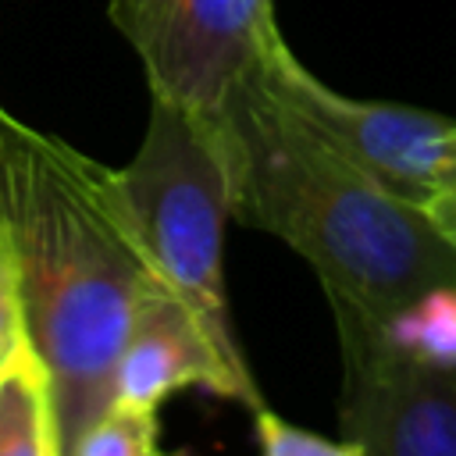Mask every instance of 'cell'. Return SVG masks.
<instances>
[{"label": "cell", "instance_id": "cell-1", "mask_svg": "<svg viewBox=\"0 0 456 456\" xmlns=\"http://www.w3.org/2000/svg\"><path fill=\"white\" fill-rule=\"evenodd\" d=\"M0 242L25 324L53 385L64 449L114 399V367L139 299L160 274L107 167L0 103Z\"/></svg>", "mask_w": 456, "mask_h": 456}, {"label": "cell", "instance_id": "cell-8", "mask_svg": "<svg viewBox=\"0 0 456 456\" xmlns=\"http://www.w3.org/2000/svg\"><path fill=\"white\" fill-rule=\"evenodd\" d=\"M0 456H68L57 385L32 338L0 363Z\"/></svg>", "mask_w": 456, "mask_h": 456}, {"label": "cell", "instance_id": "cell-11", "mask_svg": "<svg viewBox=\"0 0 456 456\" xmlns=\"http://www.w3.org/2000/svg\"><path fill=\"white\" fill-rule=\"evenodd\" d=\"M256 420V442H260V456H363L356 442L349 438H324L317 431H306L278 413H271L267 406H260L253 413Z\"/></svg>", "mask_w": 456, "mask_h": 456}, {"label": "cell", "instance_id": "cell-2", "mask_svg": "<svg viewBox=\"0 0 456 456\" xmlns=\"http://www.w3.org/2000/svg\"><path fill=\"white\" fill-rule=\"evenodd\" d=\"M232 164V217L281 239L317 274L331 317L385 324L435 285H456V249L431 217L378 185L260 75L217 118Z\"/></svg>", "mask_w": 456, "mask_h": 456}, {"label": "cell", "instance_id": "cell-10", "mask_svg": "<svg viewBox=\"0 0 456 456\" xmlns=\"http://www.w3.org/2000/svg\"><path fill=\"white\" fill-rule=\"evenodd\" d=\"M68 456H164L157 410L110 399L103 413L75 438Z\"/></svg>", "mask_w": 456, "mask_h": 456}, {"label": "cell", "instance_id": "cell-3", "mask_svg": "<svg viewBox=\"0 0 456 456\" xmlns=\"http://www.w3.org/2000/svg\"><path fill=\"white\" fill-rule=\"evenodd\" d=\"M118 182L160 281L192 306L232 356H242L224 292L232 164L217 121L150 96L142 142L118 167Z\"/></svg>", "mask_w": 456, "mask_h": 456}, {"label": "cell", "instance_id": "cell-4", "mask_svg": "<svg viewBox=\"0 0 456 456\" xmlns=\"http://www.w3.org/2000/svg\"><path fill=\"white\" fill-rule=\"evenodd\" d=\"M150 96L217 121L232 93L281 39L274 0H107Z\"/></svg>", "mask_w": 456, "mask_h": 456}, {"label": "cell", "instance_id": "cell-5", "mask_svg": "<svg viewBox=\"0 0 456 456\" xmlns=\"http://www.w3.org/2000/svg\"><path fill=\"white\" fill-rule=\"evenodd\" d=\"M260 75L356 167L420 210L456 171V118L403 103L342 96L324 86L289 50L285 39L271 46Z\"/></svg>", "mask_w": 456, "mask_h": 456}, {"label": "cell", "instance_id": "cell-6", "mask_svg": "<svg viewBox=\"0 0 456 456\" xmlns=\"http://www.w3.org/2000/svg\"><path fill=\"white\" fill-rule=\"evenodd\" d=\"M338 420L363 456H456V367L395 349L378 324L335 314Z\"/></svg>", "mask_w": 456, "mask_h": 456}, {"label": "cell", "instance_id": "cell-13", "mask_svg": "<svg viewBox=\"0 0 456 456\" xmlns=\"http://www.w3.org/2000/svg\"><path fill=\"white\" fill-rule=\"evenodd\" d=\"M424 214H428L431 224L445 235V242L456 249V171L442 182V189L431 196V203L424 207Z\"/></svg>", "mask_w": 456, "mask_h": 456}, {"label": "cell", "instance_id": "cell-7", "mask_svg": "<svg viewBox=\"0 0 456 456\" xmlns=\"http://www.w3.org/2000/svg\"><path fill=\"white\" fill-rule=\"evenodd\" d=\"M189 385L239 403L249 413L264 406L246 356H232L192 314V306L160 281L135 306L114 367V399L157 410L171 392Z\"/></svg>", "mask_w": 456, "mask_h": 456}, {"label": "cell", "instance_id": "cell-12", "mask_svg": "<svg viewBox=\"0 0 456 456\" xmlns=\"http://www.w3.org/2000/svg\"><path fill=\"white\" fill-rule=\"evenodd\" d=\"M28 338L25 324V299H21V281L11 249L0 242V363Z\"/></svg>", "mask_w": 456, "mask_h": 456}, {"label": "cell", "instance_id": "cell-9", "mask_svg": "<svg viewBox=\"0 0 456 456\" xmlns=\"http://www.w3.org/2000/svg\"><path fill=\"white\" fill-rule=\"evenodd\" d=\"M381 335L428 363L456 367V285H435L381 324Z\"/></svg>", "mask_w": 456, "mask_h": 456}]
</instances>
